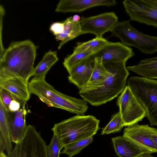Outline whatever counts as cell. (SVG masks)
<instances>
[{
    "mask_svg": "<svg viewBox=\"0 0 157 157\" xmlns=\"http://www.w3.org/2000/svg\"><path fill=\"white\" fill-rule=\"evenodd\" d=\"M131 71L141 77L157 79V56L141 60L137 64L127 67Z\"/></svg>",
    "mask_w": 157,
    "mask_h": 157,
    "instance_id": "18",
    "label": "cell"
},
{
    "mask_svg": "<svg viewBox=\"0 0 157 157\" xmlns=\"http://www.w3.org/2000/svg\"><path fill=\"white\" fill-rule=\"evenodd\" d=\"M93 52H74L66 57L63 63L64 67L69 73L74 68L84 61Z\"/></svg>",
    "mask_w": 157,
    "mask_h": 157,
    "instance_id": "24",
    "label": "cell"
},
{
    "mask_svg": "<svg viewBox=\"0 0 157 157\" xmlns=\"http://www.w3.org/2000/svg\"><path fill=\"white\" fill-rule=\"evenodd\" d=\"M79 21L75 22L73 20L72 17H70L63 22L64 25L63 33L55 36L57 40L61 41L58 47L59 49L68 41L82 35Z\"/></svg>",
    "mask_w": 157,
    "mask_h": 157,
    "instance_id": "19",
    "label": "cell"
},
{
    "mask_svg": "<svg viewBox=\"0 0 157 157\" xmlns=\"http://www.w3.org/2000/svg\"><path fill=\"white\" fill-rule=\"evenodd\" d=\"M21 101L19 100H14L11 101L8 107V111L15 112L18 111L21 107Z\"/></svg>",
    "mask_w": 157,
    "mask_h": 157,
    "instance_id": "30",
    "label": "cell"
},
{
    "mask_svg": "<svg viewBox=\"0 0 157 157\" xmlns=\"http://www.w3.org/2000/svg\"><path fill=\"white\" fill-rule=\"evenodd\" d=\"M99 122L92 115H77L54 124L52 130L62 148L70 143L93 137L99 128Z\"/></svg>",
    "mask_w": 157,
    "mask_h": 157,
    "instance_id": "4",
    "label": "cell"
},
{
    "mask_svg": "<svg viewBox=\"0 0 157 157\" xmlns=\"http://www.w3.org/2000/svg\"><path fill=\"white\" fill-rule=\"evenodd\" d=\"M94 61L85 60L74 68L69 74V81L81 90L85 87L92 74Z\"/></svg>",
    "mask_w": 157,
    "mask_h": 157,
    "instance_id": "17",
    "label": "cell"
},
{
    "mask_svg": "<svg viewBox=\"0 0 157 157\" xmlns=\"http://www.w3.org/2000/svg\"><path fill=\"white\" fill-rule=\"evenodd\" d=\"M115 0H60L55 10L62 13L80 12L94 7L115 5Z\"/></svg>",
    "mask_w": 157,
    "mask_h": 157,
    "instance_id": "14",
    "label": "cell"
},
{
    "mask_svg": "<svg viewBox=\"0 0 157 157\" xmlns=\"http://www.w3.org/2000/svg\"><path fill=\"white\" fill-rule=\"evenodd\" d=\"M0 157H8L4 152V151H0Z\"/></svg>",
    "mask_w": 157,
    "mask_h": 157,
    "instance_id": "34",
    "label": "cell"
},
{
    "mask_svg": "<svg viewBox=\"0 0 157 157\" xmlns=\"http://www.w3.org/2000/svg\"><path fill=\"white\" fill-rule=\"evenodd\" d=\"M26 102L21 101V107L18 111L12 112L8 110L7 119L12 142L18 144L23 138L27 130L26 122L27 111Z\"/></svg>",
    "mask_w": 157,
    "mask_h": 157,
    "instance_id": "12",
    "label": "cell"
},
{
    "mask_svg": "<svg viewBox=\"0 0 157 157\" xmlns=\"http://www.w3.org/2000/svg\"><path fill=\"white\" fill-rule=\"evenodd\" d=\"M151 153H146L143 154L138 157H156L151 155Z\"/></svg>",
    "mask_w": 157,
    "mask_h": 157,
    "instance_id": "33",
    "label": "cell"
},
{
    "mask_svg": "<svg viewBox=\"0 0 157 157\" xmlns=\"http://www.w3.org/2000/svg\"><path fill=\"white\" fill-rule=\"evenodd\" d=\"M127 85L145 109L150 125L157 126V80L132 76Z\"/></svg>",
    "mask_w": 157,
    "mask_h": 157,
    "instance_id": "5",
    "label": "cell"
},
{
    "mask_svg": "<svg viewBox=\"0 0 157 157\" xmlns=\"http://www.w3.org/2000/svg\"><path fill=\"white\" fill-rule=\"evenodd\" d=\"M58 60L56 51H49L46 52L41 61L35 67L32 79L45 78L48 71Z\"/></svg>",
    "mask_w": 157,
    "mask_h": 157,
    "instance_id": "20",
    "label": "cell"
},
{
    "mask_svg": "<svg viewBox=\"0 0 157 157\" xmlns=\"http://www.w3.org/2000/svg\"><path fill=\"white\" fill-rule=\"evenodd\" d=\"M114 150L119 157H138L152 151L135 143L124 136L112 138Z\"/></svg>",
    "mask_w": 157,
    "mask_h": 157,
    "instance_id": "15",
    "label": "cell"
},
{
    "mask_svg": "<svg viewBox=\"0 0 157 157\" xmlns=\"http://www.w3.org/2000/svg\"><path fill=\"white\" fill-rule=\"evenodd\" d=\"M0 99L8 110L9 105L11 101L14 100H19L17 98L7 90L0 87Z\"/></svg>",
    "mask_w": 157,
    "mask_h": 157,
    "instance_id": "28",
    "label": "cell"
},
{
    "mask_svg": "<svg viewBox=\"0 0 157 157\" xmlns=\"http://www.w3.org/2000/svg\"><path fill=\"white\" fill-rule=\"evenodd\" d=\"M135 54L132 49L121 43L109 42L94 52L85 60L94 61L96 57L101 58L103 63L125 62Z\"/></svg>",
    "mask_w": 157,
    "mask_h": 157,
    "instance_id": "11",
    "label": "cell"
},
{
    "mask_svg": "<svg viewBox=\"0 0 157 157\" xmlns=\"http://www.w3.org/2000/svg\"><path fill=\"white\" fill-rule=\"evenodd\" d=\"M64 29L63 22H57L53 23L50 27V30L55 36L62 34Z\"/></svg>",
    "mask_w": 157,
    "mask_h": 157,
    "instance_id": "29",
    "label": "cell"
},
{
    "mask_svg": "<svg viewBox=\"0 0 157 157\" xmlns=\"http://www.w3.org/2000/svg\"><path fill=\"white\" fill-rule=\"evenodd\" d=\"M62 149L59 138L56 135L53 134L50 144L47 145L48 157H59Z\"/></svg>",
    "mask_w": 157,
    "mask_h": 157,
    "instance_id": "27",
    "label": "cell"
},
{
    "mask_svg": "<svg viewBox=\"0 0 157 157\" xmlns=\"http://www.w3.org/2000/svg\"><path fill=\"white\" fill-rule=\"evenodd\" d=\"M151 136L154 142L157 145V129L151 127Z\"/></svg>",
    "mask_w": 157,
    "mask_h": 157,
    "instance_id": "31",
    "label": "cell"
},
{
    "mask_svg": "<svg viewBox=\"0 0 157 157\" xmlns=\"http://www.w3.org/2000/svg\"><path fill=\"white\" fill-rule=\"evenodd\" d=\"M37 48L29 40L11 42L0 55V78L17 77L28 82L34 69Z\"/></svg>",
    "mask_w": 157,
    "mask_h": 157,
    "instance_id": "1",
    "label": "cell"
},
{
    "mask_svg": "<svg viewBox=\"0 0 157 157\" xmlns=\"http://www.w3.org/2000/svg\"><path fill=\"white\" fill-rule=\"evenodd\" d=\"M123 4L131 20L157 28V0H125Z\"/></svg>",
    "mask_w": 157,
    "mask_h": 157,
    "instance_id": "8",
    "label": "cell"
},
{
    "mask_svg": "<svg viewBox=\"0 0 157 157\" xmlns=\"http://www.w3.org/2000/svg\"><path fill=\"white\" fill-rule=\"evenodd\" d=\"M116 103L124 126L137 124L146 117L145 109L128 85L118 97Z\"/></svg>",
    "mask_w": 157,
    "mask_h": 157,
    "instance_id": "7",
    "label": "cell"
},
{
    "mask_svg": "<svg viewBox=\"0 0 157 157\" xmlns=\"http://www.w3.org/2000/svg\"><path fill=\"white\" fill-rule=\"evenodd\" d=\"M28 82L19 78H0V87L11 92L20 101L26 102L30 94Z\"/></svg>",
    "mask_w": 157,
    "mask_h": 157,
    "instance_id": "16",
    "label": "cell"
},
{
    "mask_svg": "<svg viewBox=\"0 0 157 157\" xmlns=\"http://www.w3.org/2000/svg\"><path fill=\"white\" fill-rule=\"evenodd\" d=\"M109 41L103 37H96L86 42H78L74 48V52H93L101 48Z\"/></svg>",
    "mask_w": 157,
    "mask_h": 157,
    "instance_id": "23",
    "label": "cell"
},
{
    "mask_svg": "<svg viewBox=\"0 0 157 157\" xmlns=\"http://www.w3.org/2000/svg\"><path fill=\"white\" fill-rule=\"evenodd\" d=\"M28 86L31 94L37 96L49 107L61 109L79 115H84L88 109L86 101L58 91L47 82L45 78L32 79Z\"/></svg>",
    "mask_w": 157,
    "mask_h": 157,
    "instance_id": "3",
    "label": "cell"
},
{
    "mask_svg": "<svg viewBox=\"0 0 157 157\" xmlns=\"http://www.w3.org/2000/svg\"><path fill=\"white\" fill-rule=\"evenodd\" d=\"M80 16L78 15H75L72 17L73 21L75 22L79 21L81 19Z\"/></svg>",
    "mask_w": 157,
    "mask_h": 157,
    "instance_id": "32",
    "label": "cell"
},
{
    "mask_svg": "<svg viewBox=\"0 0 157 157\" xmlns=\"http://www.w3.org/2000/svg\"><path fill=\"white\" fill-rule=\"evenodd\" d=\"M93 141L92 137L70 143L63 147L60 154L67 155L68 157H72L79 153L83 148L91 143Z\"/></svg>",
    "mask_w": 157,
    "mask_h": 157,
    "instance_id": "25",
    "label": "cell"
},
{
    "mask_svg": "<svg viewBox=\"0 0 157 157\" xmlns=\"http://www.w3.org/2000/svg\"><path fill=\"white\" fill-rule=\"evenodd\" d=\"M110 31L112 36L119 38L123 44L136 48L143 53L152 54L157 52V36L139 31L129 21L118 22Z\"/></svg>",
    "mask_w": 157,
    "mask_h": 157,
    "instance_id": "6",
    "label": "cell"
},
{
    "mask_svg": "<svg viewBox=\"0 0 157 157\" xmlns=\"http://www.w3.org/2000/svg\"><path fill=\"white\" fill-rule=\"evenodd\" d=\"M110 73L109 71L105 66L101 59L96 57L94 60V67L91 77L85 87L98 86L106 79Z\"/></svg>",
    "mask_w": 157,
    "mask_h": 157,
    "instance_id": "22",
    "label": "cell"
},
{
    "mask_svg": "<svg viewBox=\"0 0 157 157\" xmlns=\"http://www.w3.org/2000/svg\"><path fill=\"white\" fill-rule=\"evenodd\" d=\"M110 72L106 79L98 86L85 87L78 94L93 106H99L110 101L121 94L126 86L129 73L125 62L103 63Z\"/></svg>",
    "mask_w": 157,
    "mask_h": 157,
    "instance_id": "2",
    "label": "cell"
},
{
    "mask_svg": "<svg viewBox=\"0 0 157 157\" xmlns=\"http://www.w3.org/2000/svg\"><path fill=\"white\" fill-rule=\"evenodd\" d=\"M8 110L0 99V136L4 141L5 150L9 154L13 149L7 119Z\"/></svg>",
    "mask_w": 157,
    "mask_h": 157,
    "instance_id": "21",
    "label": "cell"
},
{
    "mask_svg": "<svg viewBox=\"0 0 157 157\" xmlns=\"http://www.w3.org/2000/svg\"><path fill=\"white\" fill-rule=\"evenodd\" d=\"M18 145V157H48L46 143L33 125H28L23 138Z\"/></svg>",
    "mask_w": 157,
    "mask_h": 157,
    "instance_id": "9",
    "label": "cell"
},
{
    "mask_svg": "<svg viewBox=\"0 0 157 157\" xmlns=\"http://www.w3.org/2000/svg\"><path fill=\"white\" fill-rule=\"evenodd\" d=\"M151 127L148 124L139 125L137 123L125 128L123 136L154 153H157V145L151 136Z\"/></svg>",
    "mask_w": 157,
    "mask_h": 157,
    "instance_id": "13",
    "label": "cell"
},
{
    "mask_svg": "<svg viewBox=\"0 0 157 157\" xmlns=\"http://www.w3.org/2000/svg\"><path fill=\"white\" fill-rule=\"evenodd\" d=\"M124 126V123L119 112L113 114L108 124L102 129L101 134H108L120 132Z\"/></svg>",
    "mask_w": 157,
    "mask_h": 157,
    "instance_id": "26",
    "label": "cell"
},
{
    "mask_svg": "<svg viewBox=\"0 0 157 157\" xmlns=\"http://www.w3.org/2000/svg\"><path fill=\"white\" fill-rule=\"evenodd\" d=\"M118 21L117 16L113 12L89 17H82L79 21L82 34L90 33L96 37H102L103 35L110 31Z\"/></svg>",
    "mask_w": 157,
    "mask_h": 157,
    "instance_id": "10",
    "label": "cell"
}]
</instances>
